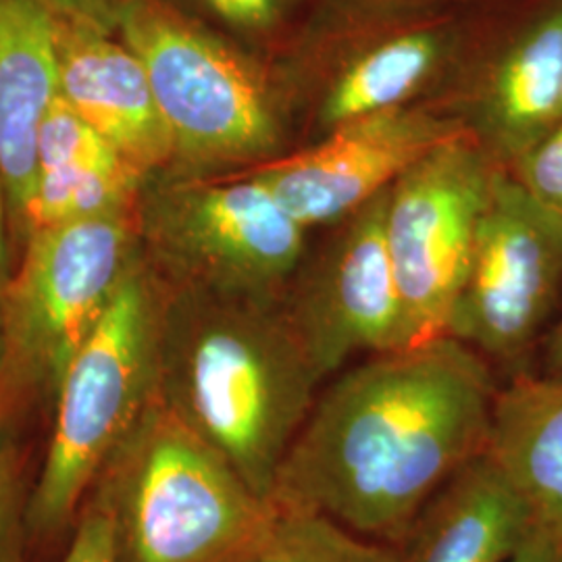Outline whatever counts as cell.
Instances as JSON below:
<instances>
[{"instance_id":"cell-23","label":"cell","mask_w":562,"mask_h":562,"mask_svg":"<svg viewBox=\"0 0 562 562\" xmlns=\"http://www.w3.org/2000/svg\"><path fill=\"white\" fill-rule=\"evenodd\" d=\"M60 562H113L109 521L92 498L86 501L74 540Z\"/></svg>"},{"instance_id":"cell-7","label":"cell","mask_w":562,"mask_h":562,"mask_svg":"<svg viewBox=\"0 0 562 562\" xmlns=\"http://www.w3.org/2000/svg\"><path fill=\"white\" fill-rule=\"evenodd\" d=\"M140 252L169 290L280 299L311 246L259 181L246 173H155L136 204Z\"/></svg>"},{"instance_id":"cell-9","label":"cell","mask_w":562,"mask_h":562,"mask_svg":"<svg viewBox=\"0 0 562 562\" xmlns=\"http://www.w3.org/2000/svg\"><path fill=\"white\" fill-rule=\"evenodd\" d=\"M561 313L562 217L498 169L446 336L508 382L533 373Z\"/></svg>"},{"instance_id":"cell-2","label":"cell","mask_w":562,"mask_h":562,"mask_svg":"<svg viewBox=\"0 0 562 562\" xmlns=\"http://www.w3.org/2000/svg\"><path fill=\"white\" fill-rule=\"evenodd\" d=\"M323 383L281 296L165 288L157 401L265 501Z\"/></svg>"},{"instance_id":"cell-27","label":"cell","mask_w":562,"mask_h":562,"mask_svg":"<svg viewBox=\"0 0 562 562\" xmlns=\"http://www.w3.org/2000/svg\"><path fill=\"white\" fill-rule=\"evenodd\" d=\"M7 364V340H4V327H2V317H0V378Z\"/></svg>"},{"instance_id":"cell-10","label":"cell","mask_w":562,"mask_h":562,"mask_svg":"<svg viewBox=\"0 0 562 562\" xmlns=\"http://www.w3.org/2000/svg\"><path fill=\"white\" fill-rule=\"evenodd\" d=\"M498 169L462 136L427 155L390 188L385 241L406 346L446 336Z\"/></svg>"},{"instance_id":"cell-26","label":"cell","mask_w":562,"mask_h":562,"mask_svg":"<svg viewBox=\"0 0 562 562\" xmlns=\"http://www.w3.org/2000/svg\"><path fill=\"white\" fill-rule=\"evenodd\" d=\"M533 373L543 378H562V313L543 340Z\"/></svg>"},{"instance_id":"cell-1","label":"cell","mask_w":562,"mask_h":562,"mask_svg":"<svg viewBox=\"0 0 562 562\" xmlns=\"http://www.w3.org/2000/svg\"><path fill=\"white\" fill-rule=\"evenodd\" d=\"M501 383L450 336L346 367L323 385L269 501L401 548L443 483L487 452Z\"/></svg>"},{"instance_id":"cell-16","label":"cell","mask_w":562,"mask_h":562,"mask_svg":"<svg viewBox=\"0 0 562 562\" xmlns=\"http://www.w3.org/2000/svg\"><path fill=\"white\" fill-rule=\"evenodd\" d=\"M538 531L521 487L487 450L423 506L401 546L404 562H506Z\"/></svg>"},{"instance_id":"cell-4","label":"cell","mask_w":562,"mask_h":562,"mask_svg":"<svg viewBox=\"0 0 562 562\" xmlns=\"http://www.w3.org/2000/svg\"><path fill=\"white\" fill-rule=\"evenodd\" d=\"M165 288L142 252L60 383L27 517V562H60L104 464L157 401Z\"/></svg>"},{"instance_id":"cell-3","label":"cell","mask_w":562,"mask_h":562,"mask_svg":"<svg viewBox=\"0 0 562 562\" xmlns=\"http://www.w3.org/2000/svg\"><path fill=\"white\" fill-rule=\"evenodd\" d=\"M492 0H313L267 63L290 150L348 121L434 101L457 76Z\"/></svg>"},{"instance_id":"cell-5","label":"cell","mask_w":562,"mask_h":562,"mask_svg":"<svg viewBox=\"0 0 562 562\" xmlns=\"http://www.w3.org/2000/svg\"><path fill=\"white\" fill-rule=\"evenodd\" d=\"M113 562H257L278 519L222 454L155 401L90 496Z\"/></svg>"},{"instance_id":"cell-15","label":"cell","mask_w":562,"mask_h":562,"mask_svg":"<svg viewBox=\"0 0 562 562\" xmlns=\"http://www.w3.org/2000/svg\"><path fill=\"white\" fill-rule=\"evenodd\" d=\"M57 97L55 18L36 0H0V176L15 265L30 238L38 130Z\"/></svg>"},{"instance_id":"cell-21","label":"cell","mask_w":562,"mask_h":562,"mask_svg":"<svg viewBox=\"0 0 562 562\" xmlns=\"http://www.w3.org/2000/svg\"><path fill=\"white\" fill-rule=\"evenodd\" d=\"M508 173L562 217V121L515 162Z\"/></svg>"},{"instance_id":"cell-22","label":"cell","mask_w":562,"mask_h":562,"mask_svg":"<svg viewBox=\"0 0 562 562\" xmlns=\"http://www.w3.org/2000/svg\"><path fill=\"white\" fill-rule=\"evenodd\" d=\"M57 21L117 36L127 0H36Z\"/></svg>"},{"instance_id":"cell-12","label":"cell","mask_w":562,"mask_h":562,"mask_svg":"<svg viewBox=\"0 0 562 562\" xmlns=\"http://www.w3.org/2000/svg\"><path fill=\"white\" fill-rule=\"evenodd\" d=\"M390 190L308 246L281 306L323 382L350 361L406 348L401 296L385 241Z\"/></svg>"},{"instance_id":"cell-18","label":"cell","mask_w":562,"mask_h":562,"mask_svg":"<svg viewBox=\"0 0 562 562\" xmlns=\"http://www.w3.org/2000/svg\"><path fill=\"white\" fill-rule=\"evenodd\" d=\"M53 415L0 385V562H27V517Z\"/></svg>"},{"instance_id":"cell-11","label":"cell","mask_w":562,"mask_h":562,"mask_svg":"<svg viewBox=\"0 0 562 562\" xmlns=\"http://www.w3.org/2000/svg\"><path fill=\"white\" fill-rule=\"evenodd\" d=\"M431 102L513 169L562 121V0H492L471 53Z\"/></svg>"},{"instance_id":"cell-13","label":"cell","mask_w":562,"mask_h":562,"mask_svg":"<svg viewBox=\"0 0 562 562\" xmlns=\"http://www.w3.org/2000/svg\"><path fill=\"white\" fill-rule=\"evenodd\" d=\"M462 136L469 134L461 123L438 104L417 102L348 121L244 173L313 234L348 220L427 155Z\"/></svg>"},{"instance_id":"cell-25","label":"cell","mask_w":562,"mask_h":562,"mask_svg":"<svg viewBox=\"0 0 562 562\" xmlns=\"http://www.w3.org/2000/svg\"><path fill=\"white\" fill-rule=\"evenodd\" d=\"M506 562H562V540L538 529Z\"/></svg>"},{"instance_id":"cell-8","label":"cell","mask_w":562,"mask_h":562,"mask_svg":"<svg viewBox=\"0 0 562 562\" xmlns=\"http://www.w3.org/2000/svg\"><path fill=\"white\" fill-rule=\"evenodd\" d=\"M138 252L136 209L34 232L0 304V385L53 413L69 364Z\"/></svg>"},{"instance_id":"cell-17","label":"cell","mask_w":562,"mask_h":562,"mask_svg":"<svg viewBox=\"0 0 562 562\" xmlns=\"http://www.w3.org/2000/svg\"><path fill=\"white\" fill-rule=\"evenodd\" d=\"M487 450L533 506L538 529L562 540V378L501 383Z\"/></svg>"},{"instance_id":"cell-6","label":"cell","mask_w":562,"mask_h":562,"mask_svg":"<svg viewBox=\"0 0 562 562\" xmlns=\"http://www.w3.org/2000/svg\"><path fill=\"white\" fill-rule=\"evenodd\" d=\"M117 38L140 57L171 138L162 173L222 178L290 153L267 63L161 0H127Z\"/></svg>"},{"instance_id":"cell-19","label":"cell","mask_w":562,"mask_h":562,"mask_svg":"<svg viewBox=\"0 0 562 562\" xmlns=\"http://www.w3.org/2000/svg\"><path fill=\"white\" fill-rule=\"evenodd\" d=\"M183 18L269 63L311 9L313 0H161Z\"/></svg>"},{"instance_id":"cell-14","label":"cell","mask_w":562,"mask_h":562,"mask_svg":"<svg viewBox=\"0 0 562 562\" xmlns=\"http://www.w3.org/2000/svg\"><path fill=\"white\" fill-rule=\"evenodd\" d=\"M59 94L144 178L171 162V138L140 57L117 36L55 20Z\"/></svg>"},{"instance_id":"cell-20","label":"cell","mask_w":562,"mask_h":562,"mask_svg":"<svg viewBox=\"0 0 562 562\" xmlns=\"http://www.w3.org/2000/svg\"><path fill=\"white\" fill-rule=\"evenodd\" d=\"M257 562H404L401 548L371 542L308 513L278 510Z\"/></svg>"},{"instance_id":"cell-24","label":"cell","mask_w":562,"mask_h":562,"mask_svg":"<svg viewBox=\"0 0 562 562\" xmlns=\"http://www.w3.org/2000/svg\"><path fill=\"white\" fill-rule=\"evenodd\" d=\"M15 271V255L11 246V227H9V202H7V190L4 181L0 176V304L4 299V292L11 283Z\"/></svg>"}]
</instances>
